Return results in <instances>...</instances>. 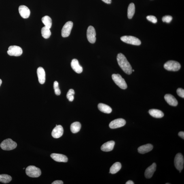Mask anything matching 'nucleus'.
<instances>
[{
    "label": "nucleus",
    "instance_id": "obj_1",
    "mask_svg": "<svg viewBox=\"0 0 184 184\" xmlns=\"http://www.w3.org/2000/svg\"><path fill=\"white\" fill-rule=\"evenodd\" d=\"M117 61L119 66L124 73L130 75L132 73V68L129 62L124 54L119 53L117 55Z\"/></svg>",
    "mask_w": 184,
    "mask_h": 184
},
{
    "label": "nucleus",
    "instance_id": "obj_2",
    "mask_svg": "<svg viewBox=\"0 0 184 184\" xmlns=\"http://www.w3.org/2000/svg\"><path fill=\"white\" fill-rule=\"evenodd\" d=\"M17 143L10 138H8L4 140L0 145L2 149L4 150H11L16 147Z\"/></svg>",
    "mask_w": 184,
    "mask_h": 184
},
{
    "label": "nucleus",
    "instance_id": "obj_3",
    "mask_svg": "<svg viewBox=\"0 0 184 184\" xmlns=\"http://www.w3.org/2000/svg\"><path fill=\"white\" fill-rule=\"evenodd\" d=\"M26 173L29 177L37 178L40 176L41 172L40 169L39 168L35 166H30L26 168Z\"/></svg>",
    "mask_w": 184,
    "mask_h": 184
},
{
    "label": "nucleus",
    "instance_id": "obj_4",
    "mask_svg": "<svg viewBox=\"0 0 184 184\" xmlns=\"http://www.w3.org/2000/svg\"><path fill=\"white\" fill-rule=\"evenodd\" d=\"M164 67L168 71H177L181 69V65L179 62L175 61L170 60L165 64Z\"/></svg>",
    "mask_w": 184,
    "mask_h": 184
},
{
    "label": "nucleus",
    "instance_id": "obj_5",
    "mask_svg": "<svg viewBox=\"0 0 184 184\" xmlns=\"http://www.w3.org/2000/svg\"><path fill=\"white\" fill-rule=\"evenodd\" d=\"M112 78L115 84L121 89L125 90L127 88L126 81L119 74H113Z\"/></svg>",
    "mask_w": 184,
    "mask_h": 184
},
{
    "label": "nucleus",
    "instance_id": "obj_6",
    "mask_svg": "<svg viewBox=\"0 0 184 184\" xmlns=\"http://www.w3.org/2000/svg\"><path fill=\"white\" fill-rule=\"evenodd\" d=\"M121 40L124 42L135 45L141 44V42L137 38L132 36H125L121 37Z\"/></svg>",
    "mask_w": 184,
    "mask_h": 184
},
{
    "label": "nucleus",
    "instance_id": "obj_7",
    "mask_svg": "<svg viewBox=\"0 0 184 184\" xmlns=\"http://www.w3.org/2000/svg\"><path fill=\"white\" fill-rule=\"evenodd\" d=\"M184 160L183 155L178 153L176 155L174 160V164L176 168L179 171L183 170L184 166Z\"/></svg>",
    "mask_w": 184,
    "mask_h": 184
},
{
    "label": "nucleus",
    "instance_id": "obj_8",
    "mask_svg": "<svg viewBox=\"0 0 184 184\" xmlns=\"http://www.w3.org/2000/svg\"><path fill=\"white\" fill-rule=\"evenodd\" d=\"M7 53L11 56H19L22 54L23 50L19 47L12 45L9 47Z\"/></svg>",
    "mask_w": 184,
    "mask_h": 184
},
{
    "label": "nucleus",
    "instance_id": "obj_9",
    "mask_svg": "<svg viewBox=\"0 0 184 184\" xmlns=\"http://www.w3.org/2000/svg\"><path fill=\"white\" fill-rule=\"evenodd\" d=\"M87 38L89 42L91 43H94L96 42V32L95 29L92 26H89L87 30Z\"/></svg>",
    "mask_w": 184,
    "mask_h": 184
},
{
    "label": "nucleus",
    "instance_id": "obj_10",
    "mask_svg": "<svg viewBox=\"0 0 184 184\" xmlns=\"http://www.w3.org/2000/svg\"><path fill=\"white\" fill-rule=\"evenodd\" d=\"M73 26V23L68 21L64 24L62 30V35L63 37L69 36L71 33Z\"/></svg>",
    "mask_w": 184,
    "mask_h": 184
},
{
    "label": "nucleus",
    "instance_id": "obj_11",
    "mask_svg": "<svg viewBox=\"0 0 184 184\" xmlns=\"http://www.w3.org/2000/svg\"><path fill=\"white\" fill-rule=\"evenodd\" d=\"M126 124V121L124 119L119 118L111 121L109 124V127L111 129H116L121 127Z\"/></svg>",
    "mask_w": 184,
    "mask_h": 184
},
{
    "label": "nucleus",
    "instance_id": "obj_12",
    "mask_svg": "<svg viewBox=\"0 0 184 184\" xmlns=\"http://www.w3.org/2000/svg\"><path fill=\"white\" fill-rule=\"evenodd\" d=\"M64 129L61 125H57L52 132V135L53 137L55 138H58L63 135Z\"/></svg>",
    "mask_w": 184,
    "mask_h": 184
},
{
    "label": "nucleus",
    "instance_id": "obj_13",
    "mask_svg": "<svg viewBox=\"0 0 184 184\" xmlns=\"http://www.w3.org/2000/svg\"><path fill=\"white\" fill-rule=\"evenodd\" d=\"M19 12L21 16L24 18H29L30 14V11L29 8L24 5H21L19 7Z\"/></svg>",
    "mask_w": 184,
    "mask_h": 184
},
{
    "label": "nucleus",
    "instance_id": "obj_14",
    "mask_svg": "<svg viewBox=\"0 0 184 184\" xmlns=\"http://www.w3.org/2000/svg\"><path fill=\"white\" fill-rule=\"evenodd\" d=\"M51 157L56 162H68V157L66 155H63L58 154V153H52L51 155Z\"/></svg>",
    "mask_w": 184,
    "mask_h": 184
},
{
    "label": "nucleus",
    "instance_id": "obj_15",
    "mask_svg": "<svg viewBox=\"0 0 184 184\" xmlns=\"http://www.w3.org/2000/svg\"><path fill=\"white\" fill-rule=\"evenodd\" d=\"M71 66L73 70L77 73H81L83 72V68L79 63L78 60L74 59L72 60Z\"/></svg>",
    "mask_w": 184,
    "mask_h": 184
},
{
    "label": "nucleus",
    "instance_id": "obj_16",
    "mask_svg": "<svg viewBox=\"0 0 184 184\" xmlns=\"http://www.w3.org/2000/svg\"><path fill=\"white\" fill-rule=\"evenodd\" d=\"M156 164L153 163L151 166L146 169L145 172V175L146 178H150L153 175L155 172L156 170Z\"/></svg>",
    "mask_w": 184,
    "mask_h": 184
},
{
    "label": "nucleus",
    "instance_id": "obj_17",
    "mask_svg": "<svg viewBox=\"0 0 184 184\" xmlns=\"http://www.w3.org/2000/svg\"><path fill=\"white\" fill-rule=\"evenodd\" d=\"M37 74L39 83L41 84H44L45 81V73L43 68L41 67L38 68Z\"/></svg>",
    "mask_w": 184,
    "mask_h": 184
},
{
    "label": "nucleus",
    "instance_id": "obj_18",
    "mask_svg": "<svg viewBox=\"0 0 184 184\" xmlns=\"http://www.w3.org/2000/svg\"><path fill=\"white\" fill-rule=\"evenodd\" d=\"M164 98L167 103L170 105L174 107H176L178 104L177 99L172 95L166 94L164 96Z\"/></svg>",
    "mask_w": 184,
    "mask_h": 184
},
{
    "label": "nucleus",
    "instance_id": "obj_19",
    "mask_svg": "<svg viewBox=\"0 0 184 184\" xmlns=\"http://www.w3.org/2000/svg\"><path fill=\"white\" fill-rule=\"evenodd\" d=\"M115 144V142L114 141L107 142L102 146L101 150L105 152H109L112 150L114 147Z\"/></svg>",
    "mask_w": 184,
    "mask_h": 184
},
{
    "label": "nucleus",
    "instance_id": "obj_20",
    "mask_svg": "<svg viewBox=\"0 0 184 184\" xmlns=\"http://www.w3.org/2000/svg\"><path fill=\"white\" fill-rule=\"evenodd\" d=\"M153 148V146L151 144H147L138 148V153L141 154H145L152 150Z\"/></svg>",
    "mask_w": 184,
    "mask_h": 184
},
{
    "label": "nucleus",
    "instance_id": "obj_21",
    "mask_svg": "<svg viewBox=\"0 0 184 184\" xmlns=\"http://www.w3.org/2000/svg\"><path fill=\"white\" fill-rule=\"evenodd\" d=\"M149 113L152 116L156 118H161L164 116L163 112L158 109H151L149 110Z\"/></svg>",
    "mask_w": 184,
    "mask_h": 184
},
{
    "label": "nucleus",
    "instance_id": "obj_22",
    "mask_svg": "<svg viewBox=\"0 0 184 184\" xmlns=\"http://www.w3.org/2000/svg\"><path fill=\"white\" fill-rule=\"evenodd\" d=\"M98 108L100 111L102 112L109 114L111 112V108L105 104L100 103L98 105Z\"/></svg>",
    "mask_w": 184,
    "mask_h": 184
},
{
    "label": "nucleus",
    "instance_id": "obj_23",
    "mask_svg": "<svg viewBox=\"0 0 184 184\" xmlns=\"http://www.w3.org/2000/svg\"><path fill=\"white\" fill-rule=\"evenodd\" d=\"M121 168V165L120 163L117 162L114 163L110 169L109 173L115 174L119 171Z\"/></svg>",
    "mask_w": 184,
    "mask_h": 184
},
{
    "label": "nucleus",
    "instance_id": "obj_24",
    "mask_svg": "<svg viewBox=\"0 0 184 184\" xmlns=\"http://www.w3.org/2000/svg\"><path fill=\"white\" fill-rule=\"evenodd\" d=\"M81 127V125L80 123L79 122H75L71 124L70 130L73 133H76L80 131Z\"/></svg>",
    "mask_w": 184,
    "mask_h": 184
},
{
    "label": "nucleus",
    "instance_id": "obj_25",
    "mask_svg": "<svg viewBox=\"0 0 184 184\" xmlns=\"http://www.w3.org/2000/svg\"><path fill=\"white\" fill-rule=\"evenodd\" d=\"M135 12V6L134 3H131L129 5L128 9V17L129 19H131Z\"/></svg>",
    "mask_w": 184,
    "mask_h": 184
},
{
    "label": "nucleus",
    "instance_id": "obj_26",
    "mask_svg": "<svg viewBox=\"0 0 184 184\" xmlns=\"http://www.w3.org/2000/svg\"><path fill=\"white\" fill-rule=\"evenodd\" d=\"M42 21L45 27L49 28H51L52 25V20L50 17L45 16L42 18Z\"/></svg>",
    "mask_w": 184,
    "mask_h": 184
},
{
    "label": "nucleus",
    "instance_id": "obj_27",
    "mask_svg": "<svg viewBox=\"0 0 184 184\" xmlns=\"http://www.w3.org/2000/svg\"><path fill=\"white\" fill-rule=\"evenodd\" d=\"M41 34L44 38H49L51 35L50 28L47 27L45 26L43 27L41 29Z\"/></svg>",
    "mask_w": 184,
    "mask_h": 184
},
{
    "label": "nucleus",
    "instance_id": "obj_28",
    "mask_svg": "<svg viewBox=\"0 0 184 184\" xmlns=\"http://www.w3.org/2000/svg\"><path fill=\"white\" fill-rule=\"evenodd\" d=\"M12 178L7 174H0V182L4 183H7L11 181Z\"/></svg>",
    "mask_w": 184,
    "mask_h": 184
},
{
    "label": "nucleus",
    "instance_id": "obj_29",
    "mask_svg": "<svg viewBox=\"0 0 184 184\" xmlns=\"http://www.w3.org/2000/svg\"><path fill=\"white\" fill-rule=\"evenodd\" d=\"M75 94V91L73 89H70L67 94V98L70 101L72 102L73 101L74 98V95Z\"/></svg>",
    "mask_w": 184,
    "mask_h": 184
},
{
    "label": "nucleus",
    "instance_id": "obj_30",
    "mask_svg": "<svg viewBox=\"0 0 184 184\" xmlns=\"http://www.w3.org/2000/svg\"><path fill=\"white\" fill-rule=\"evenodd\" d=\"M54 88L55 94L57 95H60L61 94V91L59 87L58 83L57 81H54Z\"/></svg>",
    "mask_w": 184,
    "mask_h": 184
},
{
    "label": "nucleus",
    "instance_id": "obj_31",
    "mask_svg": "<svg viewBox=\"0 0 184 184\" xmlns=\"http://www.w3.org/2000/svg\"><path fill=\"white\" fill-rule=\"evenodd\" d=\"M172 19V17L170 16H166L163 17L162 20L163 22L166 23H170Z\"/></svg>",
    "mask_w": 184,
    "mask_h": 184
},
{
    "label": "nucleus",
    "instance_id": "obj_32",
    "mask_svg": "<svg viewBox=\"0 0 184 184\" xmlns=\"http://www.w3.org/2000/svg\"><path fill=\"white\" fill-rule=\"evenodd\" d=\"M147 19L149 21L153 23H156L157 21L156 17L153 16H147Z\"/></svg>",
    "mask_w": 184,
    "mask_h": 184
},
{
    "label": "nucleus",
    "instance_id": "obj_33",
    "mask_svg": "<svg viewBox=\"0 0 184 184\" xmlns=\"http://www.w3.org/2000/svg\"><path fill=\"white\" fill-rule=\"evenodd\" d=\"M177 93L178 96L184 98V90L183 89L181 88H178L177 90Z\"/></svg>",
    "mask_w": 184,
    "mask_h": 184
},
{
    "label": "nucleus",
    "instance_id": "obj_34",
    "mask_svg": "<svg viewBox=\"0 0 184 184\" xmlns=\"http://www.w3.org/2000/svg\"><path fill=\"white\" fill-rule=\"evenodd\" d=\"M63 182L62 181H55L52 183V184H63Z\"/></svg>",
    "mask_w": 184,
    "mask_h": 184
},
{
    "label": "nucleus",
    "instance_id": "obj_35",
    "mask_svg": "<svg viewBox=\"0 0 184 184\" xmlns=\"http://www.w3.org/2000/svg\"><path fill=\"white\" fill-rule=\"evenodd\" d=\"M178 135H179L180 137H181V138H183V139H184V132L183 131H181L179 133H178Z\"/></svg>",
    "mask_w": 184,
    "mask_h": 184
},
{
    "label": "nucleus",
    "instance_id": "obj_36",
    "mask_svg": "<svg viewBox=\"0 0 184 184\" xmlns=\"http://www.w3.org/2000/svg\"><path fill=\"white\" fill-rule=\"evenodd\" d=\"M102 1L107 4H111V0H102Z\"/></svg>",
    "mask_w": 184,
    "mask_h": 184
},
{
    "label": "nucleus",
    "instance_id": "obj_37",
    "mask_svg": "<svg viewBox=\"0 0 184 184\" xmlns=\"http://www.w3.org/2000/svg\"><path fill=\"white\" fill-rule=\"evenodd\" d=\"M126 184H134V183L133 181H129L127 182Z\"/></svg>",
    "mask_w": 184,
    "mask_h": 184
},
{
    "label": "nucleus",
    "instance_id": "obj_38",
    "mask_svg": "<svg viewBox=\"0 0 184 184\" xmlns=\"http://www.w3.org/2000/svg\"><path fill=\"white\" fill-rule=\"evenodd\" d=\"M2 80H1V79H0V86H1V85L2 84Z\"/></svg>",
    "mask_w": 184,
    "mask_h": 184
},
{
    "label": "nucleus",
    "instance_id": "obj_39",
    "mask_svg": "<svg viewBox=\"0 0 184 184\" xmlns=\"http://www.w3.org/2000/svg\"><path fill=\"white\" fill-rule=\"evenodd\" d=\"M132 71L134 72V70H132Z\"/></svg>",
    "mask_w": 184,
    "mask_h": 184
}]
</instances>
